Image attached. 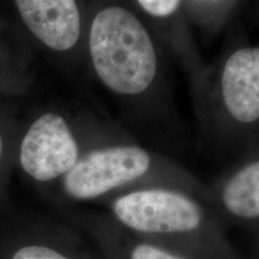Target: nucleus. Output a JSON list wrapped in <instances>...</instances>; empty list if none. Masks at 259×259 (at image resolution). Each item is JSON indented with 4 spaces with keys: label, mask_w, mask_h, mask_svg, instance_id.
I'll return each mask as SVG.
<instances>
[{
    "label": "nucleus",
    "mask_w": 259,
    "mask_h": 259,
    "mask_svg": "<svg viewBox=\"0 0 259 259\" xmlns=\"http://www.w3.org/2000/svg\"><path fill=\"white\" fill-rule=\"evenodd\" d=\"M111 209L121 229L143 240L190 259H233L216 216L191 191L138 187L115 197Z\"/></svg>",
    "instance_id": "f257e3e1"
},
{
    "label": "nucleus",
    "mask_w": 259,
    "mask_h": 259,
    "mask_svg": "<svg viewBox=\"0 0 259 259\" xmlns=\"http://www.w3.org/2000/svg\"><path fill=\"white\" fill-rule=\"evenodd\" d=\"M89 51L97 77L118 95H142L156 79V46L141 19L127 9L108 6L94 17Z\"/></svg>",
    "instance_id": "f03ea898"
},
{
    "label": "nucleus",
    "mask_w": 259,
    "mask_h": 259,
    "mask_svg": "<svg viewBox=\"0 0 259 259\" xmlns=\"http://www.w3.org/2000/svg\"><path fill=\"white\" fill-rule=\"evenodd\" d=\"M161 163L147 149L118 144L97 149L79 157L64 176V190L71 198L95 199L118 190L145 186H173L162 179ZM180 189V187H179Z\"/></svg>",
    "instance_id": "7ed1b4c3"
},
{
    "label": "nucleus",
    "mask_w": 259,
    "mask_h": 259,
    "mask_svg": "<svg viewBox=\"0 0 259 259\" xmlns=\"http://www.w3.org/2000/svg\"><path fill=\"white\" fill-rule=\"evenodd\" d=\"M21 164L37 181L64 177L79 160V149L63 116L46 113L28 130L21 145Z\"/></svg>",
    "instance_id": "20e7f679"
},
{
    "label": "nucleus",
    "mask_w": 259,
    "mask_h": 259,
    "mask_svg": "<svg viewBox=\"0 0 259 259\" xmlns=\"http://www.w3.org/2000/svg\"><path fill=\"white\" fill-rule=\"evenodd\" d=\"M222 105L232 119L251 124L259 119V47H244L227 58L220 77Z\"/></svg>",
    "instance_id": "39448f33"
},
{
    "label": "nucleus",
    "mask_w": 259,
    "mask_h": 259,
    "mask_svg": "<svg viewBox=\"0 0 259 259\" xmlns=\"http://www.w3.org/2000/svg\"><path fill=\"white\" fill-rule=\"evenodd\" d=\"M22 19L32 34L51 50L66 52L80 36L76 0H16Z\"/></svg>",
    "instance_id": "423d86ee"
},
{
    "label": "nucleus",
    "mask_w": 259,
    "mask_h": 259,
    "mask_svg": "<svg viewBox=\"0 0 259 259\" xmlns=\"http://www.w3.org/2000/svg\"><path fill=\"white\" fill-rule=\"evenodd\" d=\"M218 202L223 212L236 220L259 219V160L245 164L223 181Z\"/></svg>",
    "instance_id": "0eeeda50"
},
{
    "label": "nucleus",
    "mask_w": 259,
    "mask_h": 259,
    "mask_svg": "<svg viewBox=\"0 0 259 259\" xmlns=\"http://www.w3.org/2000/svg\"><path fill=\"white\" fill-rule=\"evenodd\" d=\"M116 259H190L185 255L143 240L121 229L116 247Z\"/></svg>",
    "instance_id": "6e6552de"
},
{
    "label": "nucleus",
    "mask_w": 259,
    "mask_h": 259,
    "mask_svg": "<svg viewBox=\"0 0 259 259\" xmlns=\"http://www.w3.org/2000/svg\"><path fill=\"white\" fill-rule=\"evenodd\" d=\"M181 0H137L147 14L156 18H167L179 9Z\"/></svg>",
    "instance_id": "1a4fd4ad"
},
{
    "label": "nucleus",
    "mask_w": 259,
    "mask_h": 259,
    "mask_svg": "<svg viewBox=\"0 0 259 259\" xmlns=\"http://www.w3.org/2000/svg\"><path fill=\"white\" fill-rule=\"evenodd\" d=\"M12 259H71L61 253V252L54 250V248L47 247V246H27L16 252Z\"/></svg>",
    "instance_id": "9d476101"
},
{
    "label": "nucleus",
    "mask_w": 259,
    "mask_h": 259,
    "mask_svg": "<svg viewBox=\"0 0 259 259\" xmlns=\"http://www.w3.org/2000/svg\"><path fill=\"white\" fill-rule=\"evenodd\" d=\"M2 149H3V142H2V137H0V155H2Z\"/></svg>",
    "instance_id": "9b49d317"
}]
</instances>
